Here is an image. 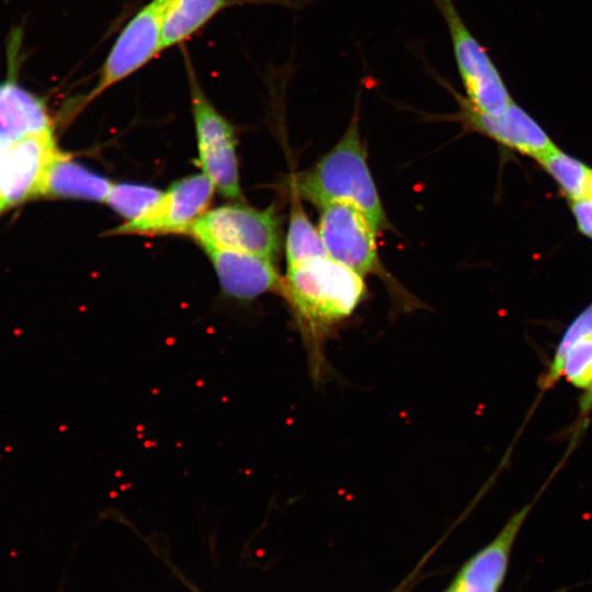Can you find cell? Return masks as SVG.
Instances as JSON below:
<instances>
[{
    "mask_svg": "<svg viewBox=\"0 0 592 592\" xmlns=\"http://www.w3.org/2000/svg\"><path fill=\"white\" fill-rule=\"evenodd\" d=\"M281 294L301 337L312 382L331 373L326 344L363 303L364 277L329 255L287 267Z\"/></svg>",
    "mask_w": 592,
    "mask_h": 592,
    "instance_id": "6da1fadb",
    "label": "cell"
},
{
    "mask_svg": "<svg viewBox=\"0 0 592 592\" xmlns=\"http://www.w3.org/2000/svg\"><path fill=\"white\" fill-rule=\"evenodd\" d=\"M289 185L292 196L318 208L330 203L355 206L378 234L389 227L361 139L357 111L338 143L311 168L294 175Z\"/></svg>",
    "mask_w": 592,
    "mask_h": 592,
    "instance_id": "7a4b0ae2",
    "label": "cell"
},
{
    "mask_svg": "<svg viewBox=\"0 0 592 592\" xmlns=\"http://www.w3.org/2000/svg\"><path fill=\"white\" fill-rule=\"evenodd\" d=\"M318 229L330 258L363 277L377 275L396 293L400 309L418 308V300L410 297L385 270L376 246L378 234L368 218L355 206L330 203L319 207Z\"/></svg>",
    "mask_w": 592,
    "mask_h": 592,
    "instance_id": "3957f363",
    "label": "cell"
},
{
    "mask_svg": "<svg viewBox=\"0 0 592 592\" xmlns=\"http://www.w3.org/2000/svg\"><path fill=\"white\" fill-rule=\"evenodd\" d=\"M207 250L257 254L275 262L281 249V223L273 206L258 209L229 203L208 209L189 231Z\"/></svg>",
    "mask_w": 592,
    "mask_h": 592,
    "instance_id": "277c9868",
    "label": "cell"
},
{
    "mask_svg": "<svg viewBox=\"0 0 592 592\" xmlns=\"http://www.w3.org/2000/svg\"><path fill=\"white\" fill-rule=\"evenodd\" d=\"M433 2L446 24L465 98L481 113H503L514 100L487 49L468 29L453 0Z\"/></svg>",
    "mask_w": 592,
    "mask_h": 592,
    "instance_id": "5b68a950",
    "label": "cell"
},
{
    "mask_svg": "<svg viewBox=\"0 0 592 592\" xmlns=\"http://www.w3.org/2000/svg\"><path fill=\"white\" fill-rule=\"evenodd\" d=\"M185 65L197 140V166L215 191L227 198L239 200L241 191L234 127L202 90L187 54Z\"/></svg>",
    "mask_w": 592,
    "mask_h": 592,
    "instance_id": "8992f818",
    "label": "cell"
},
{
    "mask_svg": "<svg viewBox=\"0 0 592 592\" xmlns=\"http://www.w3.org/2000/svg\"><path fill=\"white\" fill-rule=\"evenodd\" d=\"M169 1H149L122 29L101 66L98 81L87 96V102L129 77L164 50L162 31Z\"/></svg>",
    "mask_w": 592,
    "mask_h": 592,
    "instance_id": "52a82bcc",
    "label": "cell"
},
{
    "mask_svg": "<svg viewBox=\"0 0 592 592\" xmlns=\"http://www.w3.org/2000/svg\"><path fill=\"white\" fill-rule=\"evenodd\" d=\"M455 96L458 110L451 119L463 125L466 130L481 134L508 149L539 160L556 148L543 127L514 101L499 115L477 111L453 86L437 77Z\"/></svg>",
    "mask_w": 592,
    "mask_h": 592,
    "instance_id": "ba28073f",
    "label": "cell"
},
{
    "mask_svg": "<svg viewBox=\"0 0 592 592\" xmlns=\"http://www.w3.org/2000/svg\"><path fill=\"white\" fill-rule=\"evenodd\" d=\"M215 189L203 174L185 177L163 192L160 201L143 217L124 221L111 235L187 234L207 210Z\"/></svg>",
    "mask_w": 592,
    "mask_h": 592,
    "instance_id": "9c48e42d",
    "label": "cell"
},
{
    "mask_svg": "<svg viewBox=\"0 0 592 592\" xmlns=\"http://www.w3.org/2000/svg\"><path fill=\"white\" fill-rule=\"evenodd\" d=\"M61 151L54 135L4 146L0 158V212L43 194L50 164Z\"/></svg>",
    "mask_w": 592,
    "mask_h": 592,
    "instance_id": "30bf717a",
    "label": "cell"
},
{
    "mask_svg": "<svg viewBox=\"0 0 592 592\" xmlns=\"http://www.w3.org/2000/svg\"><path fill=\"white\" fill-rule=\"evenodd\" d=\"M555 471L536 498L514 512L496 537L463 566L449 587L453 592H499L517 535Z\"/></svg>",
    "mask_w": 592,
    "mask_h": 592,
    "instance_id": "8fae6325",
    "label": "cell"
},
{
    "mask_svg": "<svg viewBox=\"0 0 592 592\" xmlns=\"http://www.w3.org/2000/svg\"><path fill=\"white\" fill-rule=\"evenodd\" d=\"M215 269L223 292L238 300H252L267 292L281 293L283 277L274 261L247 252L205 251Z\"/></svg>",
    "mask_w": 592,
    "mask_h": 592,
    "instance_id": "7c38bea8",
    "label": "cell"
},
{
    "mask_svg": "<svg viewBox=\"0 0 592 592\" xmlns=\"http://www.w3.org/2000/svg\"><path fill=\"white\" fill-rule=\"evenodd\" d=\"M15 53L13 47L12 68L0 83V144L4 146L32 136L54 135L45 103L16 80Z\"/></svg>",
    "mask_w": 592,
    "mask_h": 592,
    "instance_id": "4fadbf2b",
    "label": "cell"
},
{
    "mask_svg": "<svg viewBox=\"0 0 592 592\" xmlns=\"http://www.w3.org/2000/svg\"><path fill=\"white\" fill-rule=\"evenodd\" d=\"M112 182L60 152L49 167L43 194L105 202Z\"/></svg>",
    "mask_w": 592,
    "mask_h": 592,
    "instance_id": "5bb4252c",
    "label": "cell"
},
{
    "mask_svg": "<svg viewBox=\"0 0 592 592\" xmlns=\"http://www.w3.org/2000/svg\"><path fill=\"white\" fill-rule=\"evenodd\" d=\"M230 2L231 0H170L163 21L164 49L193 36Z\"/></svg>",
    "mask_w": 592,
    "mask_h": 592,
    "instance_id": "9a60e30c",
    "label": "cell"
},
{
    "mask_svg": "<svg viewBox=\"0 0 592 592\" xmlns=\"http://www.w3.org/2000/svg\"><path fill=\"white\" fill-rule=\"evenodd\" d=\"M328 255L318 227L305 213L300 200L293 196L285 239L287 267Z\"/></svg>",
    "mask_w": 592,
    "mask_h": 592,
    "instance_id": "2e32d148",
    "label": "cell"
},
{
    "mask_svg": "<svg viewBox=\"0 0 592 592\" xmlns=\"http://www.w3.org/2000/svg\"><path fill=\"white\" fill-rule=\"evenodd\" d=\"M570 201L588 195L592 169L556 147L537 161Z\"/></svg>",
    "mask_w": 592,
    "mask_h": 592,
    "instance_id": "e0dca14e",
    "label": "cell"
},
{
    "mask_svg": "<svg viewBox=\"0 0 592 592\" xmlns=\"http://www.w3.org/2000/svg\"><path fill=\"white\" fill-rule=\"evenodd\" d=\"M162 195V191L149 185L113 183L105 203L125 221H133L146 215Z\"/></svg>",
    "mask_w": 592,
    "mask_h": 592,
    "instance_id": "ac0fdd59",
    "label": "cell"
},
{
    "mask_svg": "<svg viewBox=\"0 0 592 592\" xmlns=\"http://www.w3.org/2000/svg\"><path fill=\"white\" fill-rule=\"evenodd\" d=\"M592 335V301L569 323L561 335L538 387L545 391L561 379V365L568 349L577 341Z\"/></svg>",
    "mask_w": 592,
    "mask_h": 592,
    "instance_id": "d6986e66",
    "label": "cell"
},
{
    "mask_svg": "<svg viewBox=\"0 0 592 592\" xmlns=\"http://www.w3.org/2000/svg\"><path fill=\"white\" fill-rule=\"evenodd\" d=\"M561 378L582 391L592 384V335L568 349L561 365Z\"/></svg>",
    "mask_w": 592,
    "mask_h": 592,
    "instance_id": "ffe728a7",
    "label": "cell"
},
{
    "mask_svg": "<svg viewBox=\"0 0 592 592\" xmlns=\"http://www.w3.org/2000/svg\"><path fill=\"white\" fill-rule=\"evenodd\" d=\"M592 413V384L582 391L578 399V415L576 418L574 428L572 429V437L569 452L573 451L577 441L587 430L590 414Z\"/></svg>",
    "mask_w": 592,
    "mask_h": 592,
    "instance_id": "44dd1931",
    "label": "cell"
},
{
    "mask_svg": "<svg viewBox=\"0 0 592 592\" xmlns=\"http://www.w3.org/2000/svg\"><path fill=\"white\" fill-rule=\"evenodd\" d=\"M571 210L581 234L592 238V197L584 196L572 201Z\"/></svg>",
    "mask_w": 592,
    "mask_h": 592,
    "instance_id": "7402d4cb",
    "label": "cell"
},
{
    "mask_svg": "<svg viewBox=\"0 0 592 592\" xmlns=\"http://www.w3.org/2000/svg\"><path fill=\"white\" fill-rule=\"evenodd\" d=\"M587 196L592 197V177H591V180H590V184H589V190H588V195H587Z\"/></svg>",
    "mask_w": 592,
    "mask_h": 592,
    "instance_id": "603a6c76",
    "label": "cell"
},
{
    "mask_svg": "<svg viewBox=\"0 0 592 592\" xmlns=\"http://www.w3.org/2000/svg\"><path fill=\"white\" fill-rule=\"evenodd\" d=\"M3 147H4V145H1V144H0V158H1V153H2Z\"/></svg>",
    "mask_w": 592,
    "mask_h": 592,
    "instance_id": "cb8c5ba5",
    "label": "cell"
},
{
    "mask_svg": "<svg viewBox=\"0 0 592 592\" xmlns=\"http://www.w3.org/2000/svg\"><path fill=\"white\" fill-rule=\"evenodd\" d=\"M445 592H453L449 588Z\"/></svg>",
    "mask_w": 592,
    "mask_h": 592,
    "instance_id": "d4e9b609",
    "label": "cell"
}]
</instances>
